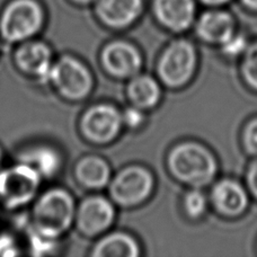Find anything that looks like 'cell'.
I'll list each match as a JSON object with an SVG mask.
<instances>
[{"label":"cell","instance_id":"obj_1","mask_svg":"<svg viewBox=\"0 0 257 257\" xmlns=\"http://www.w3.org/2000/svg\"><path fill=\"white\" fill-rule=\"evenodd\" d=\"M75 215V202L70 193L61 189L50 190L34 206V228L43 237L57 239L71 226Z\"/></svg>","mask_w":257,"mask_h":257},{"label":"cell","instance_id":"obj_2","mask_svg":"<svg viewBox=\"0 0 257 257\" xmlns=\"http://www.w3.org/2000/svg\"><path fill=\"white\" fill-rule=\"evenodd\" d=\"M168 165L178 180L193 186L208 184L217 169L212 154L195 142H184L175 147L169 154Z\"/></svg>","mask_w":257,"mask_h":257},{"label":"cell","instance_id":"obj_3","mask_svg":"<svg viewBox=\"0 0 257 257\" xmlns=\"http://www.w3.org/2000/svg\"><path fill=\"white\" fill-rule=\"evenodd\" d=\"M43 24V12L34 0H15L5 9L0 20V32L8 42L29 40Z\"/></svg>","mask_w":257,"mask_h":257},{"label":"cell","instance_id":"obj_4","mask_svg":"<svg viewBox=\"0 0 257 257\" xmlns=\"http://www.w3.org/2000/svg\"><path fill=\"white\" fill-rule=\"evenodd\" d=\"M40 174L29 165L21 163L0 172V201L8 208L29 203L39 191Z\"/></svg>","mask_w":257,"mask_h":257},{"label":"cell","instance_id":"obj_5","mask_svg":"<svg viewBox=\"0 0 257 257\" xmlns=\"http://www.w3.org/2000/svg\"><path fill=\"white\" fill-rule=\"evenodd\" d=\"M47 80L63 97L71 100L87 97L93 87V78L85 64L68 56L52 64Z\"/></svg>","mask_w":257,"mask_h":257},{"label":"cell","instance_id":"obj_6","mask_svg":"<svg viewBox=\"0 0 257 257\" xmlns=\"http://www.w3.org/2000/svg\"><path fill=\"white\" fill-rule=\"evenodd\" d=\"M196 67V53L185 40L173 42L163 53L158 73L167 86L181 87L191 79Z\"/></svg>","mask_w":257,"mask_h":257},{"label":"cell","instance_id":"obj_7","mask_svg":"<svg viewBox=\"0 0 257 257\" xmlns=\"http://www.w3.org/2000/svg\"><path fill=\"white\" fill-rule=\"evenodd\" d=\"M154 178L146 168L126 167L117 174L109 185V194L117 204L131 206L141 203L153 191Z\"/></svg>","mask_w":257,"mask_h":257},{"label":"cell","instance_id":"obj_8","mask_svg":"<svg viewBox=\"0 0 257 257\" xmlns=\"http://www.w3.org/2000/svg\"><path fill=\"white\" fill-rule=\"evenodd\" d=\"M122 124V114L115 107L99 104L86 111L81 120V130L88 140L105 144L117 136Z\"/></svg>","mask_w":257,"mask_h":257},{"label":"cell","instance_id":"obj_9","mask_svg":"<svg viewBox=\"0 0 257 257\" xmlns=\"http://www.w3.org/2000/svg\"><path fill=\"white\" fill-rule=\"evenodd\" d=\"M115 211L111 202L103 196H90L82 201L76 212L79 230L86 236H96L111 226Z\"/></svg>","mask_w":257,"mask_h":257},{"label":"cell","instance_id":"obj_10","mask_svg":"<svg viewBox=\"0 0 257 257\" xmlns=\"http://www.w3.org/2000/svg\"><path fill=\"white\" fill-rule=\"evenodd\" d=\"M104 68L114 77H133L139 72L142 59L138 50L127 42L115 41L107 44L102 53Z\"/></svg>","mask_w":257,"mask_h":257},{"label":"cell","instance_id":"obj_11","mask_svg":"<svg viewBox=\"0 0 257 257\" xmlns=\"http://www.w3.org/2000/svg\"><path fill=\"white\" fill-rule=\"evenodd\" d=\"M157 20L167 29L181 32L189 29L194 21V0H154Z\"/></svg>","mask_w":257,"mask_h":257},{"label":"cell","instance_id":"obj_12","mask_svg":"<svg viewBox=\"0 0 257 257\" xmlns=\"http://www.w3.org/2000/svg\"><path fill=\"white\" fill-rule=\"evenodd\" d=\"M16 63L23 71L31 76L47 80L52 67V53L47 44L27 42L16 52Z\"/></svg>","mask_w":257,"mask_h":257},{"label":"cell","instance_id":"obj_13","mask_svg":"<svg viewBox=\"0 0 257 257\" xmlns=\"http://www.w3.org/2000/svg\"><path fill=\"white\" fill-rule=\"evenodd\" d=\"M142 9V0H98L96 11L105 24L122 29L132 24Z\"/></svg>","mask_w":257,"mask_h":257},{"label":"cell","instance_id":"obj_14","mask_svg":"<svg viewBox=\"0 0 257 257\" xmlns=\"http://www.w3.org/2000/svg\"><path fill=\"white\" fill-rule=\"evenodd\" d=\"M196 31L206 42L222 44L233 35V20L226 12L204 13L197 22Z\"/></svg>","mask_w":257,"mask_h":257},{"label":"cell","instance_id":"obj_15","mask_svg":"<svg viewBox=\"0 0 257 257\" xmlns=\"http://www.w3.org/2000/svg\"><path fill=\"white\" fill-rule=\"evenodd\" d=\"M212 201L220 212L227 215H237L246 209L248 197L238 183L224 180L214 186Z\"/></svg>","mask_w":257,"mask_h":257},{"label":"cell","instance_id":"obj_16","mask_svg":"<svg viewBox=\"0 0 257 257\" xmlns=\"http://www.w3.org/2000/svg\"><path fill=\"white\" fill-rule=\"evenodd\" d=\"M76 176L81 185L97 190L107 185L111 172L104 159L97 156H87L77 164Z\"/></svg>","mask_w":257,"mask_h":257},{"label":"cell","instance_id":"obj_17","mask_svg":"<svg viewBox=\"0 0 257 257\" xmlns=\"http://www.w3.org/2000/svg\"><path fill=\"white\" fill-rule=\"evenodd\" d=\"M140 250L137 241L123 232H113L95 245L93 256L96 257H137Z\"/></svg>","mask_w":257,"mask_h":257},{"label":"cell","instance_id":"obj_18","mask_svg":"<svg viewBox=\"0 0 257 257\" xmlns=\"http://www.w3.org/2000/svg\"><path fill=\"white\" fill-rule=\"evenodd\" d=\"M21 163L34 168L41 177H52L61 167V157L57 150L41 146L25 151L21 156Z\"/></svg>","mask_w":257,"mask_h":257},{"label":"cell","instance_id":"obj_19","mask_svg":"<svg viewBox=\"0 0 257 257\" xmlns=\"http://www.w3.org/2000/svg\"><path fill=\"white\" fill-rule=\"evenodd\" d=\"M131 102L140 108L155 106L160 99L159 85L154 78L149 76H138L133 78L127 88Z\"/></svg>","mask_w":257,"mask_h":257},{"label":"cell","instance_id":"obj_20","mask_svg":"<svg viewBox=\"0 0 257 257\" xmlns=\"http://www.w3.org/2000/svg\"><path fill=\"white\" fill-rule=\"evenodd\" d=\"M241 70L246 81L257 89V43L246 50Z\"/></svg>","mask_w":257,"mask_h":257},{"label":"cell","instance_id":"obj_21","mask_svg":"<svg viewBox=\"0 0 257 257\" xmlns=\"http://www.w3.org/2000/svg\"><path fill=\"white\" fill-rule=\"evenodd\" d=\"M184 206L187 214H189L190 217H200V215L203 214L206 206V200L203 193L196 190H193L187 193L185 195Z\"/></svg>","mask_w":257,"mask_h":257},{"label":"cell","instance_id":"obj_22","mask_svg":"<svg viewBox=\"0 0 257 257\" xmlns=\"http://www.w3.org/2000/svg\"><path fill=\"white\" fill-rule=\"evenodd\" d=\"M247 43L244 36L241 35H232L230 39L222 43L223 51L229 56H238L246 50Z\"/></svg>","mask_w":257,"mask_h":257},{"label":"cell","instance_id":"obj_23","mask_svg":"<svg viewBox=\"0 0 257 257\" xmlns=\"http://www.w3.org/2000/svg\"><path fill=\"white\" fill-rule=\"evenodd\" d=\"M145 116L140 107H128L122 114V121L128 127H138L144 123Z\"/></svg>","mask_w":257,"mask_h":257},{"label":"cell","instance_id":"obj_24","mask_svg":"<svg viewBox=\"0 0 257 257\" xmlns=\"http://www.w3.org/2000/svg\"><path fill=\"white\" fill-rule=\"evenodd\" d=\"M244 142L250 154L257 155V120L247 125L244 133Z\"/></svg>","mask_w":257,"mask_h":257},{"label":"cell","instance_id":"obj_25","mask_svg":"<svg viewBox=\"0 0 257 257\" xmlns=\"http://www.w3.org/2000/svg\"><path fill=\"white\" fill-rule=\"evenodd\" d=\"M247 182L250 187L251 192L257 196V160L251 164L248 169V175H247Z\"/></svg>","mask_w":257,"mask_h":257},{"label":"cell","instance_id":"obj_26","mask_svg":"<svg viewBox=\"0 0 257 257\" xmlns=\"http://www.w3.org/2000/svg\"><path fill=\"white\" fill-rule=\"evenodd\" d=\"M13 241L7 237L0 238V255H15L17 254L16 250L14 249Z\"/></svg>","mask_w":257,"mask_h":257},{"label":"cell","instance_id":"obj_27","mask_svg":"<svg viewBox=\"0 0 257 257\" xmlns=\"http://www.w3.org/2000/svg\"><path fill=\"white\" fill-rule=\"evenodd\" d=\"M247 7H249L251 9H256L257 11V0H242Z\"/></svg>","mask_w":257,"mask_h":257},{"label":"cell","instance_id":"obj_28","mask_svg":"<svg viewBox=\"0 0 257 257\" xmlns=\"http://www.w3.org/2000/svg\"><path fill=\"white\" fill-rule=\"evenodd\" d=\"M201 2H203L204 4H208V5H222L224 3L229 2V0H201Z\"/></svg>","mask_w":257,"mask_h":257},{"label":"cell","instance_id":"obj_29","mask_svg":"<svg viewBox=\"0 0 257 257\" xmlns=\"http://www.w3.org/2000/svg\"><path fill=\"white\" fill-rule=\"evenodd\" d=\"M73 2H76L78 4H89L91 2H94V0H73Z\"/></svg>","mask_w":257,"mask_h":257},{"label":"cell","instance_id":"obj_30","mask_svg":"<svg viewBox=\"0 0 257 257\" xmlns=\"http://www.w3.org/2000/svg\"><path fill=\"white\" fill-rule=\"evenodd\" d=\"M0 164H2V151H0Z\"/></svg>","mask_w":257,"mask_h":257}]
</instances>
